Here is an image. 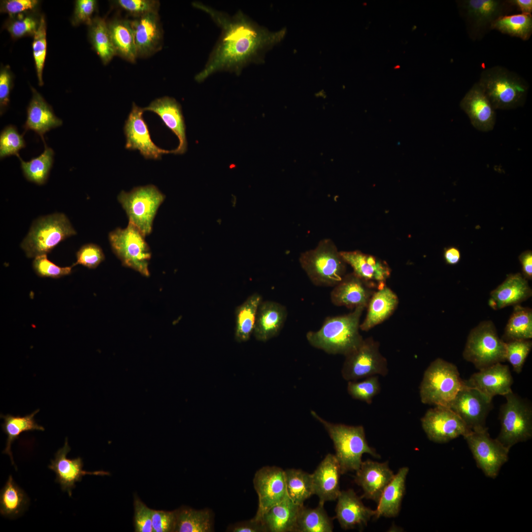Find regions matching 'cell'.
Instances as JSON below:
<instances>
[{
	"mask_svg": "<svg viewBox=\"0 0 532 532\" xmlns=\"http://www.w3.org/2000/svg\"><path fill=\"white\" fill-rule=\"evenodd\" d=\"M192 4L207 13L221 30L204 67L195 77L198 82L218 71L239 74L248 65L260 60L264 51L285 34V30L270 32L259 27L240 10L231 16L201 2Z\"/></svg>",
	"mask_w": 532,
	"mask_h": 532,
	"instance_id": "cell-1",
	"label": "cell"
},
{
	"mask_svg": "<svg viewBox=\"0 0 532 532\" xmlns=\"http://www.w3.org/2000/svg\"><path fill=\"white\" fill-rule=\"evenodd\" d=\"M364 309L358 307L349 314L328 317L319 330L306 333L307 341L314 347L326 353L345 356L356 349L364 340L359 329Z\"/></svg>",
	"mask_w": 532,
	"mask_h": 532,
	"instance_id": "cell-2",
	"label": "cell"
},
{
	"mask_svg": "<svg viewBox=\"0 0 532 532\" xmlns=\"http://www.w3.org/2000/svg\"><path fill=\"white\" fill-rule=\"evenodd\" d=\"M312 416L320 422L328 432L334 444V455L340 466L341 474L357 471L362 463L365 453L379 458L380 455L369 446L362 426H348L330 423L320 417L314 411Z\"/></svg>",
	"mask_w": 532,
	"mask_h": 532,
	"instance_id": "cell-3",
	"label": "cell"
},
{
	"mask_svg": "<svg viewBox=\"0 0 532 532\" xmlns=\"http://www.w3.org/2000/svg\"><path fill=\"white\" fill-rule=\"evenodd\" d=\"M466 386L456 365L442 359L433 361L425 370L419 387L424 404L449 407L458 392Z\"/></svg>",
	"mask_w": 532,
	"mask_h": 532,
	"instance_id": "cell-4",
	"label": "cell"
},
{
	"mask_svg": "<svg viewBox=\"0 0 532 532\" xmlns=\"http://www.w3.org/2000/svg\"><path fill=\"white\" fill-rule=\"evenodd\" d=\"M496 109L508 110L522 106L528 85L514 72L496 66L484 70L478 82Z\"/></svg>",
	"mask_w": 532,
	"mask_h": 532,
	"instance_id": "cell-5",
	"label": "cell"
},
{
	"mask_svg": "<svg viewBox=\"0 0 532 532\" xmlns=\"http://www.w3.org/2000/svg\"><path fill=\"white\" fill-rule=\"evenodd\" d=\"M299 261L316 286L334 287L345 275L346 263L331 239L322 240L314 249L301 253Z\"/></svg>",
	"mask_w": 532,
	"mask_h": 532,
	"instance_id": "cell-6",
	"label": "cell"
},
{
	"mask_svg": "<svg viewBox=\"0 0 532 532\" xmlns=\"http://www.w3.org/2000/svg\"><path fill=\"white\" fill-rule=\"evenodd\" d=\"M76 232L67 216L55 213L40 217L32 223L20 246L28 258L47 255Z\"/></svg>",
	"mask_w": 532,
	"mask_h": 532,
	"instance_id": "cell-7",
	"label": "cell"
},
{
	"mask_svg": "<svg viewBox=\"0 0 532 532\" xmlns=\"http://www.w3.org/2000/svg\"><path fill=\"white\" fill-rule=\"evenodd\" d=\"M506 343L500 338L492 321H484L467 337L463 357L480 370L506 361Z\"/></svg>",
	"mask_w": 532,
	"mask_h": 532,
	"instance_id": "cell-8",
	"label": "cell"
},
{
	"mask_svg": "<svg viewBox=\"0 0 532 532\" xmlns=\"http://www.w3.org/2000/svg\"><path fill=\"white\" fill-rule=\"evenodd\" d=\"M506 401L500 407V431L496 439L509 449L515 444L532 437V407L526 399L513 391L504 396Z\"/></svg>",
	"mask_w": 532,
	"mask_h": 532,
	"instance_id": "cell-9",
	"label": "cell"
},
{
	"mask_svg": "<svg viewBox=\"0 0 532 532\" xmlns=\"http://www.w3.org/2000/svg\"><path fill=\"white\" fill-rule=\"evenodd\" d=\"M165 198V195L152 184L135 187L129 192L122 191L117 197L129 222L144 236L151 233L154 218Z\"/></svg>",
	"mask_w": 532,
	"mask_h": 532,
	"instance_id": "cell-10",
	"label": "cell"
},
{
	"mask_svg": "<svg viewBox=\"0 0 532 532\" xmlns=\"http://www.w3.org/2000/svg\"><path fill=\"white\" fill-rule=\"evenodd\" d=\"M144 236L133 224L116 228L109 233L108 239L113 252L122 265L148 277L151 253Z\"/></svg>",
	"mask_w": 532,
	"mask_h": 532,
	"instance_id": "cell-11",
	"label": "cell"
},
{
	"mask_svg": "<svg viewBox=\"0 0 532 532\" xmlns=\"http://www.w3.org/2000/svg\"><path fill=\"white\" fill-rule=\"evenodd\" d=\"M379 345L371 337L364 339L356 349L345 356L341 369L343 378L355 381L372 376H386L388 363L379 351Z\"/></svg>",
	"mask_w": 532,
	"mask_h": 532,
	"instance_id": "cell-12",
	"label": "cell"
},
{
	"mask_svg": "<svg viewBox=\"0 0 532 532\" xmlns=\"http://www.w3.org/2000/svg\"><path fill=\"white\" fill-rule=\"evenodd\" d=\"M478 467L486 476L495 478L501 466L508 460L509 449L496 438H491L488 429L471 431L464 436Z\"/></svg>",
	"mask_w": 532,
	"mask_h": 532,
	"instance_id": "cell-13",
	"label": "cell"
},
{
	"mask_svg": "<svg viewBox=\"0 0 532 532\" xmlns=\"http://www.w3.org/2000/svg\"><path fill=\"white\" fill-rule=\"evenodd\" d=\"M421 422L428 438L435 443H446L472 431L450 408L443 406L428 409Z\"/></svg>",
	"mask_w": 532,
	"mask_h": 532,
	"instance_id": "cell-14",
	"label": "cell"
},
{
	"mask_svg": "<svg viewBox=\"0 0 532 532\" xmlns=\"http://www.w3.org/2000/svg\"><path fill=\"white\" fill-rule=\"evenodd\" d=\"M472 431L487 429L486 420L493 407L492 399L478 390L466 386L457 394L450 406Z\"/></svg>",
	"mask_w": 532,
	"mask_h": 532,
	"instance_id": "cell-15",
	"label": "cell"
},
{
	"mask_svg": "<svg viewBox=\"0 0 532 532\" xmlns=\"http://www.w3.org/2000/svg\"><path fill=\"white\" fill-rule=\"evenodd\" d=\"M253 484L258 494L259 504L254 517L260 520L273 506L288 498L285 470L277 466H264L255 473Z\"/></svg>",
	"mask_w": 532,
	"mask_h": 532,
	"instance_id": "cell-16",
	"label": "cell"
},
{
	"mask_svg": "<svg viewBox=\"0 0 532 532\" xmlns=\"http://www.w3.org/2000/svg\"><path fill=\"white\" fill-rule=\"evenodd\" d=\"M143 108L133 102L132 110L125 121L124 131L126 137L125 148L138 150L146 159L159 160L171 150L158 147L151 138L148 125L143 117Z\"/></svg>",
	"mask_w": 532,
	"mask_h": 532,
	"instance_id": "cell-17",
	"label": "cell"
},
{
	"mask_svg": "<svg viewBox=\"0 0 532 532\" xmlns=\"http://www.w3.org/2000/svg\"><path fill=\"white\" fill-rule=\"evenodd\" d=\"M460 8L468 27L469 34L475 38L480 31L490 26L513 5L510 1L467 0L460 2Z\"/></svg>",
	"mask_w": 532,
	"mask_h": 532,
	"instance_id": "cell-18",
	"label": "cell"
},
{
	"mask_svg": "<svg viewBox=\"0 0 532 532\" xmlns=\"http://www.w3.org/2000/svg\"><path fill=\"white\" fill-rule=\"evenodd\" d=\"M339 252L345 263L353 268V273L369 287L379 290L386 286L391 273L386 263L359 251Z\"/></svg>",
	"mask_w": 532,
	"mask_h": 532,
	"instance_id": "cell-19",
	"label": "cell"
},
{
	"mask_svg": "<svg viewBox=\"0 0 532 532\" xmlns=\"http://www.w3.org/2000/svg\"><path fill=\"white\" fill-rule=\"evenodd\" d=\"M465 382L466 386L478 390L492 399L496 396H504L512 392L513 379L508 366L498 363L479 370Z\"/></svg>",
	"mask_w": 532,
	"mask_h": 532,
	"instance_id": "cell-20",
	"label": "cell"
},
{
	"mask_svg": "<svg viewBox=\"0 0 532 532\" xmlns=\"http://www.w3.org/2000/svg\"><path fill=\"white\" fill-rule=\"evenodd\" d=\"M460 106L475 129L483 132L494 129L496 121L495 109L478 82L466 94Z\"/></svg>",
	"mask_w": 532,
	"mask_h": 532,
	"instance_id": "cell-21",
	"label": "cell"
},
{
	"mask_svg": "<svg viewBox=\"0 0 532 532\" xmlns=\"http://www.w3.org/2000/svg\"><path fill=\"white\" fill-rule=\"evenodd\" d=\"M395 474L387 462L379 463L367 460L362 462L356 471L354 481L363 491L361 499H371L378 503L380 497Z\"/></svg>",
	"mask_w": 532,
	"mask_h": 532,
	"instance_id": "cell-22",
	"label": "cell"
},
{
	"mask_svg": "<svg viewBox=\"0 0 532 532\" xmlns=\"http://www.w3.org/2000/svg\"><path fill=\"white\" fill-rule=\"evenodd\" d=\"M130 21L137 57H148L161 49L163 32L158 13H147Z\"/></svg>",
	"mask_w": 532,
	"mask_h": 532,
	"instance_id": "cell-23",
	"label": "cell"
},
{
	"mask_svg": "<svg viewBox=\"0 0 532 532\" xmlns=\"http://www.w3.org/2000/svg\"><path fill=\"white\" fill-rule=\"evenodd\" d=\"M71 449L66 437L64 445L55 454V459L51 461L48 467L56 475L55 481L60 484L62 490L66 492L69 496L72 495V490L75 487V483L80 482L82 477L86 474L107 475L108 472L103 471L88 472L83 469V463L82 458L68 459L67 454Z\"/></svg>",
	"mask_w": 532,
	"mask_h": 532,
	"instance_id": "cell-24",
	"label": "cell"
},
{
	"mask_svg": "<svg viewBox=\"0 0 532 532\" xmlns=\"http://www.w3.org/2000/svg\"><path fill=\"white\" fill-rule=\"evenodd\" d=\"M143 110L157 114L178 137L179 144L176 149L171 150V153H185L187 149L186 127L181 106L176 100L169 97L158 98Z\"/></svg>",
	"mask_w": 532,
	"mask_h": 532,
	"instance_id": "cell-25",
	"label": "cell"
},
{
	"mask_svg": "<svg viewBox=\"0 0 532 532\" xmlns=\"http://www.w3.org/2000/svg\"><path fill=\"white\" fill-rule=\"evenodd\" d=\"M341 475L335 456L327 454L312 474L313 495L318 496L319 503L337 499L340 492L339 478Z\"/></svg>",
	"mask_w": 532,
	"mask_h": 532,
	"instance_id": "cell-26",
	"label": "cell"
},
{
	"mask_svg": "<svg viewBox=\"0 0 532 532\" xmlns=\"http://www.w3.org/2000/svg\"><path fill=\"white\" fill-rule=\"evenodd\" d=\"M361 498L350 489L341 491L338 497L335 511V518L342 529L349 530L357 526H366L375 515V510L366 506Z\"/></svg>",
	"mask_w": 532,
	"mask_h": 532,
	"instance_id": "cell-27",
	"label": "cell"
},
{
	"mask_svg": "<svg viewBox=\"0 0 532 532\" xmlns=\"http://www.w3.org/2000/svg\"><path fill=\"white\" fill-rule=\"evenodd\" d=\"M374 289L367 285L354 273L345 275L334 286L330 295L331 300L336 306L355 309L366 308L374 293Z\"/></svg>",
	"mask_w": 532,
	"mask_h": 532,
	"instance_id": "cell-28",
	"label": "cell"
},
{
	"mask_svg": "<svg viewBox=\"0 0 532 532\" xmlns=\"http://www.w3.org/2000/svg\"><path fill=\"white\" fill-rule=\"evenodd\" d=\"M528 280L520 273L510 274L504 281L490 293L489 304L495 310L515 305L532 296Z\"/></svg>",
	"mask_w": 532,
	"mask_h": 532,
	"instance_id": "cell-29",
	"label": "cell"
},
{
	"mask_svg": "<svg viewBox=\"0 0 532 532\" xmlns=\"http://www.w3.org/2000/svg\"><path fill=\"white\" fill-rule=\"evenodd\" d=\"M287 316V309L282 304L273 301H262L257 311L253 333L255 338L266 342L277 335Z\"/></svg>",
	"mask_w": 532,
	"mask_h": 532,
	"instance_id": "cell-30",
	"label": "cell"
},
{
	"mask_svg": "<svg viewBox=\"0 0 532 532\" xmlns=\"http://www.w3.org/2000/svg\"><path fill=\"white\" fill-rule=\"evenodd\" d=\"M32 98L27 108V119L23 126L25 131H33L46 144L44 134L51 130L61 126L62 120L54 114L51 106L34 89H32Z\"/></svg>",
	"mask_w": 532,
	"mask_h": 532,
	"instance_id": "cell-31",
	"label": "cell"
},
{
	"mask_svg": "<svg viewBox=\"0 0 532 532\" xmlns=\"http://www.w3.org/2000/svg\"><path fill=\"white\" fill-rule=\"evenodd\" d=\"M409 471L406 466L399 469L384 490L377 503L373 517H395L398 515L405 491V481Z\"/></svg>",
	"mask_w": 532,
	"mask_h": 532,
	"instance_id": "cell-32",
	"label": "cell"
},
{
	"mask_svg": "<svg viewBox=\"0 0 532 532\" xmlns=\"http://www.w3.org/2000/svg\"><path fill=\"white\" fill-rule=\"evenodd\" d=\"M399 303L397 295L385 286L375 291L368 305L367 311L360 328L368 331L388 318L396 309Z\"/></svg>",
	"mask_w": 532,
	"mask_h": 532,
	"instance_id": "cell-33",
	"label": "cell"
},
{
	"mask_svg": "<svg viewBox=\"0 0 532 532\" xmlns=\"http://www.w3.org/2000/svg\"><path fill=\"white\" fill-rule=\"evenodd\" d=\"M289 497L265 512L261 521L266 532H294L301 507Z\"/></svg>",
	"mask_w": 532,
	"mask_h": 532,
	"instance_id": "cell-34",
	"label": "cell"
},
{
	"mask_svg": "<svg viewBox=\"0 0 532 532\" xmlns=\"http://www.w3.org/2000/svg\"><path fill=\"white\" fill-rule=\"evenodd\" d=\"M116 55L131 63L137 58L131 21L115 19L108 23Z\"/></svg>",
	"mask_w": 532,
	"mask_h": 532,
	"instance_id": "cell-35",
	"label": "cell"
},
{
	"mask_svg": "<svg viewBox=\"0 0 532 532\" xmlns=\"http://www.w3.org/2000/svg\"><path fill=\"white\" fill-rule=\"evenodd\" d=\"M263 301L258 293L250 296L235 311L234 339L238 342L248 340L253 333L259 306Z\"/></svg>",
	"mask_w": 532,
	"mask_h": 532,
	"instance_id": "cell-36",
	"label": "cell"
},
{
	"mask_svg": "<svg viewBox=\"0 0 532 532\" xmlns=\"http://www.w3.org/2000/svg\"><path fill=\"white\" fill-rule=\"evenodd\" d=\"M29 499L10 475L0 493V513L10 519L20 516L27 508Z\"/></svg>",
	"mask_w": 532,
	"mask_h": 532,
	"instance_id": "cell-37",
	"label": "cell"
},
{
	"mask_svg": "<svg viewBox=\"0 0 532 532\" xmlns=\"http://www.w3.org/2000/svg\"><path fill=\"white\" fill-rule=\"evenodd\" d=\"M38 412L39 409H36L24 416L0 414V418L3 419L1 428L7 435L6 445L2 453L9 455L13 465L15 466L11 450L12 443L24 432L34 430L44 431V428L38 425L34 418Z\"/></svg>",
	"mask_w": 532,
	"mask_h": 532,
	"instance_id": "cell-38",
	"label": "cell"
},
{
	"mask_svg": "<svg viewBox=\"0 0 532 532\" xmlns=\"http://www.w3.org/2000/svg\"><path fill=\"white\" fill-rule=\"evenodd\" d=\"M333 528L324 504L319 503L315 508L301 507L294 532H332Z\"/></svg>",
	"mask_w": 532,
	"mask_h": 532,
	"instance_id": "cell-39",
	"label": "cell"
},
{
	"mask_svg": "<svg viewBox=\"0 0 532 532\" xmlns=\"http://www.w3.org/2000/svg\"><path fill=\"white\" fill-rule=\"evenodd\" d=\"M532 338V310L515 305L504 329V342Z\"/></svg>",
	"mask_w": 532,
	"mask_h": 532,
	"instance_id": "cell-40",
	"label": "cell"
},
{
	"mask_svg": "<svg viewBox=\"0 0 532 532\" xmlns=\"http://www.w3.org/2000/svg\"><path fill=\"white\" fill-rule=\"evenodd\" d=\"M89 27L92 45L103 63L106 64L116 55L108 23L103 18L97 17Z\"/></svg>",
	"mask_w": 532,
	"mask_h": 532,
	"instance_id": "cell-41",
	"label": "cell"
},
{
	"mask_svg": "<svg viewBox=\"0 0 532 532\" xmlns=\"http://www.w3.org/2000/svg\"><path fill=\"white\" fill-rule=\"evenodd\" d=\"M174 532H209L212 531L211 515L208 510L182 507L176 510Z\"/></svg>",
	"mask_w": 532,
	"mask_h": 532,
	"instance_id": "cell-42",
	"label": "cell"
},
{
	"mask_svg": "<svg viewBox=\"0 0 532 532\" xmlns=\"http://www.w3.org/2000/svg\"><path fill=\"white\" fill-rule=\"evenodd\" d=\"M288 497L295 503L303 505L305 500L313 495L312 476L301 469L285 470Z\"/></svg>",
	"mask_w": 532,
	"mask_h": 532,
	"instance_id": "cell-43",
	"label": "cell"
},
{
	"mask_svg": "<svg viewBox=\"0 0 532 532\" xmlns=\"http://www.w3.org/2000/svg\"><path fill=\"white\" fill-rule=\"evenodd\" d=\"M44 146V150L40 155L29 162L23 161L19 155L17 156L21 162L25 177L28 181L39 185L46 182L54 161V151L46 144Z\"/></svg>",
	"mask_w": 532,
	"mask_h": 532,
	"instance_id": "cell-44",
	"label": "cell"
},
{
	"mask_svg": "<svg viewBox=\"0 0 532 532\" xmlns=\"http://www.w3.org/2000/svg\"><path fill=\"white\" fill-rule=\"evenodd\" d=\"M491 29L527 40L532 33V14L521 13L500 17L492 23Z\"/></svg>",
	"mask_w": 532,
	"mask_h": 532,
	"instance_id": "cell-45",
	"label": "cell"
},
{
	"mask_svg": "<svg viewBox=\"0 0 532 532\" xmlns=\"http://www.w3.org/2000/svg\"><path fill=\"white\" fill-rule=\"evenodd\" d=\"M347 389L352 398L371 404L373 398L380 393L381 386L378 376L375 375L360 382L348 381Z\"/></svg>",
	"mask_w": 532,
	"mask_h": 532,
	"instance_id": "cell-46",
	"label": "cell"
},
{
	"mask_svg": "<svg viewBox=\"0 0 532 532\" xmlns=\"http://www.w3.org/2000/svg\"><path fill=\"white\" fill-rule=\"evenodd\" d=\"M46 26L44 18L41 17L38 28L33 35V56L39 85H43L42 72L46 55Z\"/></svg>",
	"mask_w": 532,
	"mask_h": 532,
	"instance_id": "cell-47",
	"label": "cell"
},
{
	"mask_svg": "<svg viewBox=\"0 0 532 532\" xmlns=\"http://www.w3.org/2000/svg\"><path fill=\"white\" fill-rule=\"evenodd\" d=\"M506 361L512 365L513 370L520 373L532 348L530 339L515 340L506 342Z\"/></svg>",
	"mask_w": 532,
	"mask_h": 532,
	"instance_id": "cell-48",
	"label": "cell"
},
{
	"mask_svg": "<svg viewBox=\"0 0 532 532\" xmlns=\"http://www.w3.org/2000/svg\"><path fill=\"white\" fill-rule=\"evenodd\" d=\"M26 146L23 135L19 134L13 125L6 126L0 134V158L15 155L18 156L19 150Z\"/></svg>",
	"mask_w": 532,
	"mask_h": 532,
	"instance_id": "cell-49",
	"label": "cell"
},
{
	"mask_svg": "<svg viewBox=\"0 0 532 532\" xmlns=\"http://www.w3.org/2000/svg\"><path fill=\"white\" fill-rule=\"evenodd\" d=\"M33 267L40 277L59 278L69 275L73 266H59L48 260L47 255H41L34 258Z\"/></svg>",
	"mask_w": 532,
	"mask_h": 532,
	"instance_id": "cell-50",
	"label": "cell"
},
{
	"mask_svg": "<svg viewBox=\"0 0 532 532\" xmlns=\"http://www.w3.org/2000/svg\"><path fill=\"white\" fill-rule=\"evenodd\" d=\"M76 262L73 267L81 265L87 268H96L105 259V256L101 247L93 244H86L81 246L76 252Z\"/></svg>",
	"mask_w": 532,
	"mask_h": 532,
	"instance_id": "cell-51",
	"label": "cell"
},
{
	"mask_svg": "<svg viewBox=\"0 0 532 532\" xmlns=\"http://www.w3.org/2000/svg\"><path fill=\"white\" fill-rule=\"evenodd\" d=\"M117 6L137 17L149 13H158L160 2L156 0H117Z\"/></svg>",
	"mask_w": 532,
	"mask_h": 532,
	"instance_id": "cell-52",
	"label": "cell"
},
{
	"mask_svg": "<svg viewBox=\"0 0 532 532\" xmlns=\"http://www.w3.org/2000/svg\"><path fill=\"white\" fill-rule=\"evenodd\" d=\"M134 527L136 532H153L152 509L147 507L136 495L134 497Z\"/></svg>",
	"mask_w": 532,
	"mask_h": 532,
	"instance_id": "cell-53",
	"label": "cell"
},
{
	"mask_svg": "<svg viewBox=\"0 0 532 532\" xmlns=\"http://www.w3.org/2000/svg\"><path fill=\"white\" fill-rule=\"evenodd\" d=\"M176 510L167 511L152 509V524L153 532H174Z\"/></svg>",
	"mask_w": 532,
	"mask_h": 532,
	"instance_id": "cell-54",
	"label": "cell"
},
{
	"mask_svg": "<svg viewBox=\"0 0 532 532\" xmlns=\"http://www.w3.org/2000/svg\"><path fill=\"white\" fill-rule=\"evenodd\" d=\"M37 21L31 16L21 17L12 22L8 26L7 30L11 36L20 38L25 35L35 33L39 25Z\"/></svg>",
	"mask_w": 532,
	"mask_h": 532,
	"instance_id": "cell-55",
	"label": "cell"
},
{
	"mask_svg": "<svg viewBox=\"0 0 532 532\" xmlns=\"http://www.w3.org/2000/svg\"><path fill=\"white\" fill-rule=\"evenodd\" d=\"M95 0H78L76 1L73 17V23H84L90 26L93 18L92 15L97 7Z\"/></svg>",
	"mask_w": 532,
	"mask_h": 532,
	"instance_id": "cell-56",
	"label": "cell"
},
{
	"mask_svg": "<svg viewBox=\"0 0 532 532\" xmlns=\"http://www.w3.org/2000/svg\"><path fill=\"white\" fill-rule=\"evenodd\" d=\"M36 0H8L2 1L0 11L10 15L34 9L37 5Z\"/></svg>",
	"mask_w": 532,
	"mask_h": 532,
	"instance_id": "cell-57",
	"label": "cell"
},
{
	"mask_svg": "<svg viewBox=\"0 0 532 532\" xmlns=\"http://www.w3.org/2000/svg\"><path fill=\"white\" fill-rule=\"evenodd\" d=\"M12 77L9 71L4 68L0 72V113L8 105L9 94L12 87Z\"/></svg>",
	"mask_w": 532,
	"mask_h": 532,
	"instance_id": "cell-58",
	"label": "cell"
},
{
	"mask_svg": "<svg viewBox=\"0 0 532 532\" xmlns=\"http://www.w3.org/2000/svg\"><path fill=\"white\" fill-rule=\"evenodd\" d=\"M233 532H265L266 530L261 520L254 518L251 520L236 524L231 529Z\"/></svg>",
	"mask_w": 532,
	"mask_h": 532,
	"instance_id": "cell-59",
	"label": "cell"
},
{
	"mask_svg": "<svg viewBox=\"0 0 532 532\" xmlns=\"http://www.w3.org/2000/svg\"><path fill=\"white\" fill-rule=\"evenodd\" d=\"M522 266V275L527 280L532 279V252L527 250L519 256Z\"/></svg>",
	"mask_w": 532,
	"mask_h": 532,
	"instance_id": "cell-60",
	"label": "cell"
},
{
	"mask_svg": "<svg viewBox=\"0 0 532 532\" xmlns=\"http://www.w3.org/2000/svg\"><path fill=\"white\" fill-rule=\"evenodd\" d=\"M461 252L455 247H450L445 249L444 252V258L446 263L450 265L458 264L461 260Z\"/></svg>",
	"mask_w": 532,
	"mask_h": 532,
	"instance_id": "cell-61",
	"label": "cell"
},
{
	"mask_svg": "<svg viewBox=\"0 0 532 532\" xmlns=\"http://www.w3.org/2000/svg\"><path fill=\"white\" fill-rule=\"evenodd\" d=\"M514 6H516L522 13L531 14L532 11V0H510Z\"/></svg>",
	"mask_w": 532,
	"mask_h": 532,
	"instance_id": "cell-62",
	"label": "cell"
}]
</instances>
